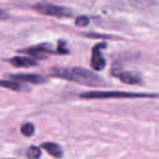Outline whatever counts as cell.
<instances>
[{
	"label": "cell",
	"mask_w": 159,
	"mask_h": 159,
	"mask_svg": "<svg viewBox=\"0 0 159 159\" xmlns=\"http://www.w3.org/2000/svg\"><path fill=\"white\" fill-rule=\"evenodd\" d=\"M26 156L29 159H39L41 157V150L36 146H31L27 150Z\"/></svg>",
	"instance_id": "cell-12"
},
{
	"label": "cell",
	"mask_w": 159,
	"mask_h": 159,
	"mask_svg": "<svg viewBox=\"0 0 159 159\" xmlns=\"http://www.w3.org/2000/svg\"><path fill=\"white\" fill-rule=\"evenodd\" d=\"M10 78L18 81H22V82H27V83H32V84H42L45 83L46 78L42 75H34V74H17V75H10Z\"/></svg>",
	"instance_id": "cell-5"
},
{
	"label": "cell",
	"mask_w": 159,
	"mask_h": 159,
	"mask_svg": "<svg viewBox=\"0 0 159 159\" xmlns=\"http://www.w3.org/2000/svg\"><path fill=\"white\" fill-rule=\"evenodd\" d=\"M34 9L39 13L56 18H70L73 15L71 9L61 6H56L47 3H39L34 6Z\"/></svg>",
	"instance_id": "cell-3"
},
{
	"label": "cell",
	"mask_w": 159,
	"mask_h": 159,
	"mask_svg": "<svg viewBox=\"0 0 159 159\" xmlns=\"http://www.w3.org/2000/svg\"><path fill=\"white\" fill-rule=\"evenodd\" d=\"M106 47L105 43H99L94 46L92 48V54H91V61H90V66L95 71H102L106 66L105 59L103 58L101 49L104 48Z\"/></svg>",
	"instance_id": "cell-4"
},
{
	"label": "cell",
	"mask_w": 159,
	"mask_h": 159,
	"mask_svg": "<svg viewBox=\"0 0 159 159\" xmlns=\"http://www.w3.org/2000/svg\"><path fill=\"white\" fill-rule=\"evenodd\" d=\"M42 148L51 157L56 158H61L63 156V152L61 146L55 143H45L42 145Z\"/></svg>",
	"instance_id": "cell-9"
},
{
	"label": "cell",
	"mask_w": 159,
	"mask_h": 159,
	"mask_svg": "<svg viewBox=\"0 0 159 159\" xmlns=\"http://www.w3.org/2000/svg\"><path fill=\"white\" fill-rule=\"evenodd\" d=\"M89 23V19L87 16H78L75 19V25L78 27H86Z\"/></svg>",
	"instance_id": "cell-13"
},
{
	"label": "cell",
	"mask_w": 159,
	"mask_h": 159,
	"mask_svg": "<svg viewBox=\"0 0 159 159\" xmlns=\"http://www.w3.org/2000/svg\"><path fill=\"white\" fill-rule=\"evenodd\" d=\"M51 75L56 77L67 79L89 87L105 86L104 81L100 76H98L91 71L82 67H73V68L56 67L51 69Z\"/></svg>",
	"instance_id": "cell-1"
},
{
	"label": "cell",
	"mask_w": 159,
	"mask_h": 159,
	"mask_svg": "<svg viewBox=\"0 0 159 159\" xmlns=\"http://www.w3.org/2000/svg\"><path fill=\"white\" fill-rule=\"evenodd\" d=\"M156 94L125 92V91H88L81 93L80 98L86 100H101V99H136V98H155Z\"/></svg>",
	"instance_id": "cell-2"
},
{
	"label": "cell",
	"mask_w": 159,
	"mask_h": 159,
	"mask_svg": "<svg viewBox=\"0 0 159 159\" xmlns=\"http://www.w3.org/2000/svg\"><path fill=\"white\" fill-rule=\"evenodd\" d=\"M1 86L3 88H7V89H9L11 90H15V91H20L23 89V87L19 82H15V81L2 80L1 81Z\"/></svg>",
	"instance_id": "cell-10"
},
{
	"label": "cell",
	"mask_w": 159,
	"mask_h": 159,
	"mask_svg": "<svg viewBox=\"0 0 159 159\" xmlns=\"http://www.w3.org/2000/svg\"><path fill=\"white\" fill-rule=\"evenodd\" d=\"M113 75L116 76L117 78H119L123 83H126L129 85H137L141 83L140 77L129 72H120V71L115 70L113 71Z\"/></svg>",
	"instance_id": "cell-7"
},
{
	"label": "cell",
	"mask_w": 159,
	"mask_h": 159,
	"mask_svg": "<svg viewBox=\"0 0 159 159\" xmlns=\"http://www.w3.org/2000/svg\"><path fill=\"white\" fill-rule=\"evenodd\" d=\"M21 53H26V54H30L33 56H39L42 53H52L53 49L51 48L50 44H39L25 49H21L20 50Z\"/></svg>",
	"instance_id": "cell-6"
},
{
	"label": "cell",
	"mask_w": 159,
	"mask_h": 159,
	"mask_svg": "<svg viewBox=\"0 0 159 159\" xmlns=\"http://www.w3.org/2000/svg\"><path fill=\"white\" fill-rule=\"evenodd\" d=\"M9 63L15 67H31V66L36 65L37 61L32 58L17 56V57L11 58L9 60Z\"/></svg>",
	"instance_id": "cell-8"
},
{
	"label": "cell",
	"mask_w": 159,
	"mask_h": 159,
	"mask_svg": "<svg viewBox=\"0 0 159 159\" xmlns=\"http://www.w3.org/2000/svg\"><path fill=\"white\" fill-rule=\"evenodd\" d=\"M20 132L22 135L26 136V137H30L33 136L34 133V127L33 124L31 123H25L21 126L20 128Z\"/></svg>",
	"instance_id": "cell-11"
}]
</instances>
